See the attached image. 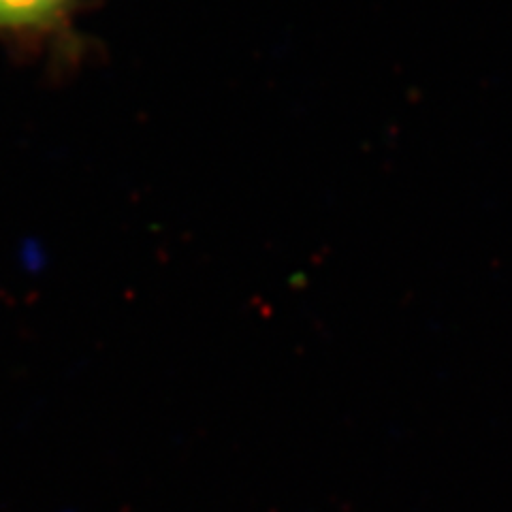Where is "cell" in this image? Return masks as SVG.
<instances>
[{"instance_id": "6da1fadb", "label": "cell", "mask_w": 512, "mask_h": 512, "mask_svg": "<svg viewBox=\"0 0 512 512\" xmlns=\"http://www.w3.org/2000/svg\"><path fill=\"white\" fill-rule=\"evenodd\" d=\"M62 0H0V24H28L54 13Z\"/></svg>"}]
</instances>
